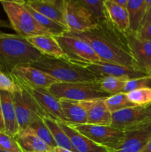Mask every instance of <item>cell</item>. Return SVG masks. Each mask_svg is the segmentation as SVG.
I'll use <instances>...</instances> for the list:
<instances>
[{"label":"cell","mask_w":151,"mask_h":152,"mask_svg":"<svg viewBox=\"0 0 151 152\" xmlns=\"http://www.w3.org/2000/svg\"><path fill=\"white\" fill-rule=\"evenodd\" d=\"M65 33L82 39L89 43L102 62L137 67L127 34L118 30L107 16L98 22L97 26L91 31Z\"/></svg>","instance_id":"cell-1"},{"label":"cell","mask_w":151,"mask_h":152,"mask_svg":"<svg viewBox=\"0 0 151 152\" xmlns=\"http://www.w3.org/2000/svg\"><path fill=\"white\" fill-rule=\"evenodd\" d=\"M41 56L22 36L4 33L0 36V71L5 74L10 75L20 65H30Z\"/></svg>","instance_id":"cell-2"},{"label":"cell","mask_w":151,"mask_h":152,"mask_svg":"<svg viewBox=\"0 0 151 152\" xmlns=\"http://www.w3.org/2000/svg\"><path fill=\"white\" fill-rule=\"evenodd\" d=\"M30 66L46 73L59 83H97L102 76L63 58L42 55Z\"/></svg>","instance_id":"cell-3"},{"label":"cell","mask_w":151,"mask_h":152,"mask_svg":"<svg viewBox=\"0 0 151 152\" xmlns=\"http://www.w3.org/2000/svg\"><path fill=\"white\" fill-rule=\"evenodd\" d=\"M11 28L16 34L27 38L37 35H50L45 28L34 19L22 0H0Z\"/></svg>","instance_id":"cell-4"},{"label":"cell","mask_w":151,"mask_h":152,"mask_svg":"<svg viewBox=\"0 0 151 152\" xmlns=\"http://www.w3.org/2000/svg\"><path fill=\"white\" fill-rule=\"evenodd\" d=\"M54 38L60 45L65 59L75 65L86 67L101 61L90 45L82 39L65 32L54 36Z\"/></svg>","instance_id":"cell-5"},{"label":"cell","mask_w":151,"mask_h":152,"mask_svg":"<svg viewBox=\"0 0 151 152\" xmlns=\"http://www.w3.org/2000/svg\"><path fill=\"white\" fill-rule=\"evenodd\" d=\"M51 94L59 99L84 102L105 99L110 96L101 89L97 83H56L49 88Z\"/></svg>","instance_id":"cell-6"},{"label":"cell","mask_w":151,"mask_h":152,"mask_svg":"<svg viewBox=\"0 0 151 152\" xmlns=\"http://www.w3.org/2000/svg\"><path fill=\"white\" fill-rule=\"evenodd\" d=\"M70 125V124H69ZM73 128L102 146L116 151L121 147L125 139V132L110 126L79 124L70 125Z\"/></svg>","instance_id":"cell-7"},{"label":"cell","mask_w":151,"mask_h":152,"mask_svg":"<svg viewBox=\"0 0 151 152\" xmlns=\"http://www.w3.org/2000/svg\"><path fill=\"white\" fill-rule=\"evenodd\" d=\"M11 95L19 131L29 128L38 117H46L35 99L25 89Z\"/></svg>","instance_id":"cell-8"},{"label":"cell","mask_w":151,"mask_h":152,"mask_svg":"<svg viewBox=\"0 0 151 152\" xmlns=\"http://www.w3.org/2000/svg\"><path fill=\"white\" fill-rule=\"evenodd\" d=\"M64 6L67 31L87 32L97 26V22L88 10L78 4L77 1L64 0Z\"/></svg>","instance_id":"cell-9"},{"label":"cell","mask_w":151,"mask_h":152,"mask_svg":"<svg viewBox=\"0 0 151 152\" xmlns=\"http://www.w3.org/2000/svg\"><path fill=\"white\" fill-rule=\"evenodd\" d=\"M10 75L20 88L28 87L48 90L50 86L59 83L56 79L30 65L16 67Z\"/></svg>","instance_id":"cell-10"},{"label":"cell","mask_w":151,"mask_h":152,"mask_svg":"<svg viewBox=\"0 0 151 152\" xmlns=\"http://www.w3.org/2000/svg\"><path fill=\"white\" fill-rule=\"evenodd\" d=\"M151 121V105L130 107L112 114L110 126L122 131L130 130Z\"/></svg>","instance_id":"cell-11"},{"label":"cell","mask_w":151,"mask_h":152,"mask_svg":"<svg viewBox=\"0 0 151 152\" xmlns=\"http://www.w3.org/2000/svg\"><path fill=\"white\" fill-rule=\"evenodd\" d=\"M85 68L98 75L121 77L127 80L148 76L146 72L137 67L109 63L102 61L87 65Z\"/></svg>","instance_id":"cell-12"},{"label":"cell","mask_w":151,"mask_h":152,"mask_svg":"<svg viewBox=\"0 0 151 152\" xmlns=\"http://www.w3.org/2000/svg\"><path fill=\"white\" fill-rule=\"evenodd\" d=\"M32 96L46 117H51L57 121L65 122V117L61 109L59 99L53 96L46 89L22 87Z\"/></svg>","instance_id":"cell-13"},{"label":"cell","mask_w":151,"mask_h":152,"mask_svg":"<svg viewBox=\"0 0 151 152\" xmlns=\"http://www.w3.org/2000/svg\"><path fill=\"white\" fill-rule=\"evenodd\" d=\"M151 139V121L125 131V139L118 152H140Z\"/></svg>","instance_id":"cell-14"},{"label":"cell","mask_w":151,"mask_h":152,"mask_svg":"<svg viewBox=\"0 0 151 152\" xmlns=\"http://www.w3.org/2000/svg\"><path fill=\"white\" fill-rule=\"evenodd\" d=\"M25 3L36 11L44 15L65 29L64 0H28Z\"/></svg>","instance_id":"cell-15"},{"label":"cell","mask_w":151,"mask_h":152,"mask_svg":"<svg viewBox=\"0 0 151 152\" xmlns=\"http://www.w3.org/2000/svg\"><path fill=\"white\" fill-rule=\"evenodd\" d=\"M127 36L136 66L147 74L151 65V42L139 39L135 33L130 31Z\"/></svg>","instance_id":"cell-16"},{"label":"cell","mask_w":151,"mask_h":152,"mask_svg":"<svg viewBox=\"0 0 151 152\" xmlns=\"http://www.w3.org/2000/svg\"><path fill=\"white\" fill-rule=\"evenodd\" d=\"M62 130L66 133L73 147L76 152H109L111 150L96 143L83 135L70 125L65 122L58 121Z\"/></svg>","instance_id":"cell-17"},{"label":"cell","mask_w":151,"mask_h":152,"mask_svg":"<svg viewBox=\"0 0 151 152\" xmlns=\"http://www.w3.org/2000/svg\"><path fill=\"white\" fill-rule=\"evenodd\" d=\"M81 102L87 114V124L110 126L112 114L107 108L105 99H92Z\"/></svg>","instance_id":"cell-18"},{"label":"cell","mask_w":151,"mask_h":152,"mask_svg":"<svg viewBox=\"0 0 151 152\" xmlns=\"http://www.w3.org/2000/svg\"><path fill=\"white\" fill-rule=\"evenodd\" d=\"M0 99L5 133L15 137L19 132V126L11 94L6 91H0Z\"/></svg>","instance_id":"cell-19"},{"label":"cell","mask_w":151,"mask_h":152,"mask_svg":"<svg viewBox=\"0 0 151 152\" xmlns=\"http://www.w3.org/2000/svg\"><path fill=\"white\" fill-rule=\"evenodd\" d=\"M26 39L42 55L65 59L60 45L53 36L37 35L27 37Z\"/></svg>","instance_id":"cell-20"},{"label":"cell","mask_w":151,"mask_h":152,"mask_svg":"<svg viewBox=\"0 0 151 152\" xmlns=\"http://www.w3.org/2000/svg\"><path fill=\"white\" fill-rule=\"evenodd\" d=\"M14 138L23 152L53 151L51 147L41 140L30 128L19 131Z\"/></svg>","instance_id":"cell-21"},{"label":"cell","mask_w":151,"mask_h":152,"mask_svg":"<svg viewBox=\"0 0 151 152\" xmlns=\"http://www.w3.org/2000/svg\"><path fill=\"white\" fill-rule=\"evenodd\" d=\"M59 103L65 123L70 125L87 124V114L81 102L59 99Z\"/></svg>","instance_id":"cell-22"},{"label":"cell","mask_w":151,"mask_h":152,"mask_svg":"<svg viewBox=\"0 0 151 152\" xmlns=\"http://www.w3.org/2000/svg\"><path fill=\"white\" fill-rule=\"evenodd\" d=\"M106 14L109 20L123 33L129 31V16L127 8L120 7L114 0H104Z\"/></svg>","instance_id":"cell-23"},{"label":"cell","mask_w":151,"mask_h":152,"mask_svg":"<svg viewBox=\"0 0 151 152\" xmlns=\"http://www.w3.org/2000/svg\"><path fill=\"white\" fill-rule=\"evenodd\" d=\"M147 8V0H129L127 10L129 16V31L136 33L141 28Z\"/></svg>","instance_id":"cell-24"},{"label":"cell","mask_w":151,"mask_h":152,"mask_svg":"<svg viewBox=\"0 0 151 152\" xmlns=\"http://www.w3.org/2000/svg\"><path fill=\"white\" fill-rule=\"evenodd\" d=\"M42 119L43 121L44 122L45 125L50 130V133L57 145V147L68 149L73 152H76L73 147L68 135L62 130L57 120L49 117H44Z\"/></svg>","instance_id":"cell-25"},{"label":"cell","mask_w":151,"mask_h":152,"mask_svg":"<svg viewBox=\"0 0 151 152\" xmlns=\"http://www.w3.org/2000/svg\"><path fill=\"white\" fill-rule=\"evenodd\" d=\"M25 2V5L26 7V8L28 9V11L31 13V15L33 16V17L34 18L36 21L41 25V27H43L44 28H45L49 33L52 34V36H58L61 35V34H63L64 33L66 32L67 30L65 29L64 27L61 26L59 24L56 23L53 21H52L51 19H48L47 17H46L44 15L41 14L38 12L36 11L33 9H32L31 7H30L28 4L25 3V1H24Z\"/></svg>","instance_id":"cell-26"},{"label":"cell","mask_w":151,"mask_h":152,"mask_svg":"<svg viewBox=\"0 0 151 152\" xmlns=\"http://www.w3.org/2000/svg\"><path fill=\"white\" fill-rule=\"evenodd\" d=\"M127 80L121 77L112 76H102L99 83L101 89L110 95L122 93L123 88Z\"/></svg>","instance_id":"cell-27"},{"label":"cell","mask_w":151,"mask_h":152,"mask_svg":"<svg viewBox=\"0 0 151 152\" xmlns=\"http://www.w3.org/2000/svg\"><path fill=\"white\" fill-rule=\"evenodd\" d=\"M30 129H32L36 134L47 143L49 146L51 147L53 149L57 147L56 142L50 133V130L48 129L47 126H46L44 122L43 121L42 117H38L32 124L30 126Z\"/></svg>","instance_id":"cell-28"},{"label":"cell","mask_w":151,"mask_h":152,"mask_svg":"<svg viewBox=\"0 0 151 152\" xmlns=\"http://www.w3.org/2000/svg\"><path fill=\"white\" fill-rule=\"evenodd\" d=\"M105 105L111 114L119 111L134 105L129 101L127 94L124 93H119L117 94L110 95L105 99Z\"/></svg>","instance_id":"cell-29"},{"label":"cell","mask_w":151,"mask_h":152,"mask_svg":"<svg viewBox=\"0 0 151 152\" xmlns=\"http://www.w3.org/2000/svg\"><path fill=\"white\" fill-rule=\"evenodd\" d=\"M77 2L87 9L97 22L107 16L104 0H77Z\"/></svg>","instance_id":"cell-30"},{"label":"cell","mask_w":151,"mask_h":152,"mask_svg":"<svg viewBox=\"0 0 151 152\" xmlns=\"http://www.w3.org/2000/svg\"><path fill=\"white\" fill-rule=\"evenodd\" d=\"M134 106L145 107L151 105V88H143L126 94Z\"/></svg>","instance_id":"cell-31"},{"label":"cell","mask_w":151,"mask_h":152,"mask_svg":"<svg viewBox=\"0 0 151 152\" xmlns=\"http://www.w3.org/2000/svg\"><path fill=\"white\" fill-rule=\"evenodd\" d=\"M143 88H151V77L150 76L127 80L124 86L122 93L127 94Z\"/></svg>","instance_id":"cell-32"},{"label":"cell","mask_w":151,"mask_h":152,"mask_svg":"<svg viewBox=\"0 0 151 152\" xmlns=\"http://www.w3.org/2000/svg\"><path fill=\"white\" fill-rule=\"evenodd\" d=\"M21 91L22 88L15 83L10 75L0 71V91H6L13 94Z\"/></svg>","instance_id":"cell-33"},{"label":"cell","mask_w":151,"mask_h":152,"mask_svg":"<svg viewBox=\"0 0 151 152\" xmlns=\"http://www.w3.org/2000/svg\"><path fill=\"white\" fill-rule=\"evenodd\" d=\"M0 148L9 152H23L14 137L0 132Z\"/></svg>","instance_id":"cell-34"},{"label":"cell","mask_w":151,"mask_h":152,"mask_svg":"<svg viewBox=\"0 0 151 152\" xmlns=\"http://www.w3.org/2000/svg\"><path fill=\"white\" fill-rule=\"evenodd\" d=\"M135 34L139 39L151 42V23L142 26Z\"/></svg>","instance_id":"cell-35"},{"label":"cell","mask_w":151,"mask_h":152,"mask_svg":"<svg viewBox=\"0 0 151 152\" xmlns=\"http://www.w3.org/2000/svg\"><path fill=\"white\" fill-rule=\"evenodd\" d=\"M147 8L146 13H145L144 17L142 21V26L151 23V0H147Z\"/></svg>","instance_id":"cell-36"},{"label":"cell","mask_w":151,"mask_h":152,"mask_svg":"<svg viewBox=\"0 0 151 152\" xmlns=\"http://www.w3.org/2000/svg\"><path fill=\"white\" fill-rule=\"evenodd\" d=\"M0 132H4V133H5L4 120H3V117H2V110H1V99H0Z\"/></svg>","instance_id":"cell-37"},{"label":"cell","mask_w":151,"mask_h":152,"mask_svg":"<svg viewBox=\"0 0 151 152\" xmlns=\"http://www.w3.org/2000/svg\"><path fill=\"white\" fill-rule=\"evenodd\" d=\"M11 28V26H10V23L7 22H6V21L4 20H2V19H0V28ZM4 34V33L2 32V31L0 30V36L2 35V34Z\"/></svg>","instance_id":"cell-38"},{"label":"cell","mask_w":151,"mask_h":152,"mask_svg":"<svg viewBox=\"0 0 151 152\" xmlns=\"http://www.w3.org/2000/svg\"><path fill=\"white\" fill-rule=\"evenodd\" d=\"M128 1L129 0H114V1H115L118 5H119L120 7H124V8H127Z\"/></svg>","instance_id":"cell-39"},{"label":"cell","mask_w":151,"mask_h":152,"mask_svg":"<svg viewBox=\"0 0 151 152\" xmlns=\"http://www.w3.org/2000/svg\"><path fill=\"white\" fill-rule=\"evenodd\" d=\"M140 152H151V139L148 141L146 145L141 150Z\"/></svg>","instance_id":"cell-40"},{"label":"cell","mask_w":151,"mask_h":152,"mask_svg":"<svg viewBox=\"0 0 151 152\" xmlns=\"http://www.w3.org/2000/svg\"><path fill=\"white\" fill-rule=\"evenodd\" d=\"M53 151L55 152H73L71 151H69L68 149H65V148H59V147H56L53 149Z\"/></svg>","instance_id":"cell-41"},{"label":"cell","mask_w":151,"mask_h":152,"mask_svg":"<svg viewBox=\"0 0 151 152\" xmlns=\"http://www.w3.org/2000/svg\"><path fill=\"white\" fill-rule=\"evenodd\" d=\"M147 74H148V76H150V77H151V65L147 70Z\"/></svg>","instance_id":"cell-42"},{"label":"cell","mask_w":151,"mask_h":152,"mask_svg":"<svg viewBox=\"0 0 151 152\" xmlns=\"http://www.w3.org/2000/svg\"><path fill=\"white\" fill-rule=\"evenodd\" d=\"M0 152H9V151H5V150H4V149H2V148H0Z\"/></svg>","instance_id":"cell-43"},{"label":"cell","mask_w":151,"mask_h":152,"mask_svg":"<svg viewBox=\"0 0 151 152\" xmlns=\"http://www.w3.org/2000/svg\"><path fill=\"white\" fill-rule=\"evenodd\" d=\"M109 152H118V150H116V151H113V150H111V151H110Z\"/></svg>","instance_id":"cell-44"},{"label":"cell","mask_w":151,"mask_h":152,"mask_svg":"<svg viewBox=\"0 0 151 152\" xmlns=\"http://www.w3.org/2000/svg\"><path fill=\"white\" fill-rule=\"evenodd\" d=\"M44 152H55L54 151H44Z\"/></svg>","instance_id":"cell-45"}]
</instances>
